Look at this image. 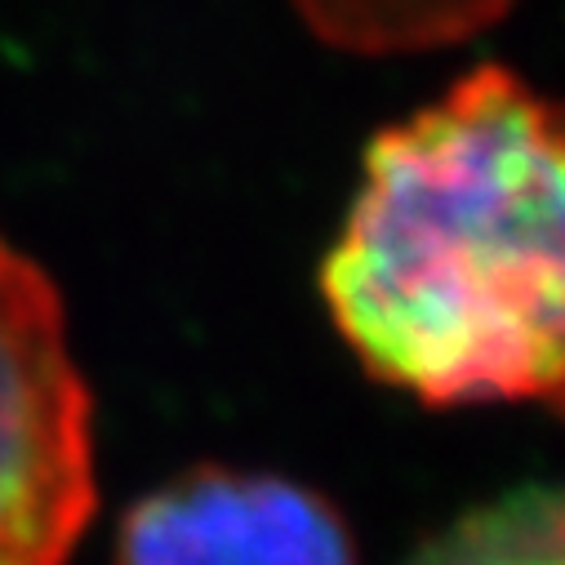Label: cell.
Wrapping results in <instances>:
<instances>
[{
	"instance_id": "6da1fadb",
	"label": "cell",
	"mask_w": 565,
	"mask_h": 565,
	"mask_svg": "<svg viewBox=\"0 0 565 565\" xmlns=\"http://www.w3.org/2000/svg\"><path fill=\"white\" fill-rule=\"evenodd\" d=\"M321 295L379 383L565 418V103L477 67L387 125Z\"/></svg>"
},
{
	"instance_id": "7a4b0ae2",
	"label": "cell",
	"mask_w": 565,
	"mask_h": 565,
	"mask_svg": "<svg viewBox=\"0 0 565 565\" xmlns=\"http://www.w3.org/2000/svg\"><path fill=\"white\" fill-rule=\"evenodd\" d=\"M94 516V409L45 267L0 236V565H67Z\"/></svg>"
},
{
	"instance_id": "3957f363",
	"label": "cell",
	"mask_w": 565,
	"mask_h": 565,
	"mask_svg": "<svg viewBox=\"0 0 565 565\" xmlns=\"http://www.w3.org/2000/svg\"><path fill=\"white\" fill-rule=\"evenodd\" d=\"M116 565H356V547L343 516L286 477L192 468L125 512Z\"/></svg>"
},
{
	"instance_id": "277c9868",
	"label": "cell",
	"mask_w": 565,
	"mask_h": 565,
	"mask_svg": "<svg viewBox=\"0 0 565 565\" xmlns=\"http://www.w3.org/2000/svg\"><path fill=\"white\" fill-rule=\"evenodd\" d=\"M295 14L348 54H423L494 28L516 0H290Z\"/></svg>"
},
{
	"instance_id": "5b68a950",
	"label": "cell",
	"mask_w": 565,
	"mask_h": 565,
	"mask_svg": "<svg viewBox=\"0 0 565 565\" xmlns=\"http://www.w3.org/2000/svg\"><path fill=\"white\" fill-rule=\"evenodd\" d=\"M441 565H565V494H534L472 525Z\"/></svg>"
}]
</instances>
